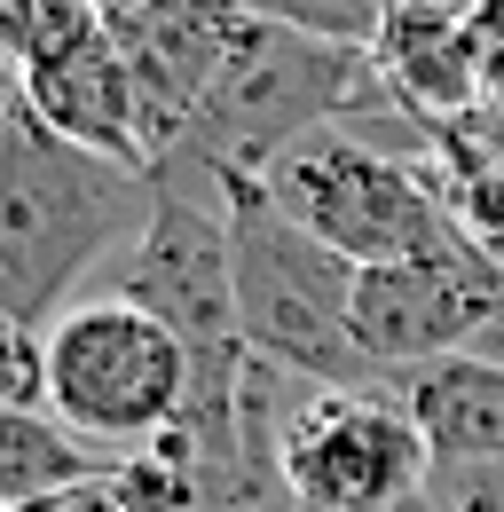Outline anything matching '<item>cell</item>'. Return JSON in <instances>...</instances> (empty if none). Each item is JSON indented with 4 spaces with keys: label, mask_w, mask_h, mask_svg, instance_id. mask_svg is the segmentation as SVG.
<instances>
[{
    "label": "cell",
    "mask_w": 504,
    "mask_h": 512,
    "mask_svg": "<svg viewBox=\"0 0 504 512\" xmlns=\"http://www.w3.org/2000/svg\"><path fill=\"white\" fill-rule=\"evenodd\" d=\"M229 237H237V323L260 363L308 386H378L355 347V260L300 229L260 174H229Z\"/></svg>",
    "instance_id": "3957f363"
},
{
    "label": "cell",
    "mask_w": 504,
    "mask_h": 512,
    "mask_svg": "<svg viewBox=\"0 0 504 512\" xmlns=\"http://www.w3.org/2000/svg\"><path fill=\"white\" fill-rule=\"evenodd\" d=\"M284 481L300 512H394L441 481L394 386H300L284 418Z\"/></svg>",
    "instance_id": "52a82bcc"
},
{
    "label": "cell",
    "mask_w": 504,
    "mask_h": 512,
    "mask_svg": "<svg viewBox=\"0 0 504 512\" xmlns=\"http://www.w3.org/2000/svg\"><path fill=\"white\" fill-rule=\"evenodd\" d=\"M497 300H504V268L481 245L426 253V260H378L355 276V347L378 379H410L441 355H465Z\"/></svg>",
    "instance_id": "9c48e42d"
},
{
    "label": "cell",
    "mask_w": 504,
    "mask_h": 512,
    "mask_svg": "<svg viewBox=\"0 0 504 512\" xmlns=\"http://www.w3.org/2000/svg\"><path fill=\"white\" fill-rule=\"evenodd\" d=\"M0 512H8V505H0Z\"/></svg>",
    "instance_id": "7402d4cb"
},
{
    "label": "cell",
    "mask_w": 504,
    "mask_h": 512,
    "mask_svg": "<svg viewBox=\"0 0 504 512\" xmlns=\"http://www.w3.org/2000/svg\"><path fill=\"white\" fill-rule=\"evenodd\" d=\"M16 95L63 142H79L95 158H119V166H150L142 103H134V79H126L119 32L87 0H40L24 64H16Z\"/></svg>",
    "instance_id": "ba28073f"
},
{
    "label": "cell",
    "mask_w": 504,
    "mask_h": 512,
    "mask_svg": "<svg viewBox=\"0 0 504 512\" xmlns=\"http://www.w3.org/2000/svg\"><path fill=\"white\" fill-rule=\"evenodd\" d=\"M32 16H40V0H0V64H8V71L24 64V40H32Z\"/></svg>",
    "instance_id": "d6986e66"
},
{
    "label": "cell",
    "mask_w": 504,
    "mask_h": 512,
    "mask_svg": "<svg viewBox=\"0 0 504 512\" xmlns=\"http://www.w3.org/2000/svg\"><path fill=\"white\" fill-rule=\"evenodd\" d=\"M394 394L418 418V434H426L441 473L504 465V363H489V355H441L426 371L394 379Z\"/></svg>",
    "instance_id": "8fae6325"
},
{
    "label": "cell",
    "mask_w": 504,
    "mask_h": 512,
    "mask_svg": "<svg viewBox=\"0 0 504 512\" xmlns=\"http://www.w3.org/2000/svg\"><path fill=\"white\" fill-rule=\"evenodd\" d=\"M126 449H103L87 434H71L56 410H0V505H40L63 489L111 481Z\"/></svg>",
    "instance_id": "4fadbf2b"
},
{
    "label": "cell",
    "mask_w": 504,
    "mask_h": 512,
    "mask_svg": "<svg viewBox=\"0 0 504 512\" xmlns=\"http://www.w3.org/2000/svg\"><path fill=\"white\" fill-rule=\"evenodd\" d=\"M237 8L284 24V32L331 40V48H378L386 40V16H394V0H237Z\"/></svg>",
    "instance_id": "5bb4252c"
},
{
    "label": "cell",
    "mask_w": 504,
    "mask_h": 512,
    "mask_svg": "<svg viewBox=\"0 0 504 512\" xmlns=\"http://www.w3.org/2000/svg\"><path fill=\"white\" fill-rule=\"evenodd\" d=\"M95 16H134V8H150V0H87Z\"/></svg>",
    "instance_id": "44dd1931"
},
{
    "label": "cell",
    "mask_w": 504,
    "mask_h": 512,
    "mask_svg": "<svg viewBox=\"0 0 504 512\" xmlns=\"http://www.w3.org/2000/svg\"><path fill=\"white\" fill-rule=\"evenodd\" d=\"M0 410H48V331L0 308Z\"/></svg>",
    "instance_id": "9a60e30c"
},
{
    "label": "cell",
    "mask_w": 504,
    "mask_h": 512,
    "mask_svg": "<svg viewBox=\"0 0 504 512\" xmlns=\"http://www.w3.org/2000/svg\"><path fill=\"white\" fill-rule=\"evenodd\" d=\"M449 512H504V465H473V473H441Z\"/></svg>",
    "instance_id": "e0dca14e"
},
{
    "label": "cell",
    "mask_w": 504,
    "mask_h": 512,
    "mask_svg": "<svg viewBox=\"0 0 504 512\" xmlns=\"http://www.w3.org/2000/svg\"><path fill=\"white\" fill-rule=\"evenodd\" d=\"M378 71H386L402 119L418 127V142H434V127L481 111V56H473L465 24H386Z\"/></svg>",
    "instance_id": "7c38bea8"
},
{
    "label": "cell",
    "mask_w": 504,
    "mask_h": 512,
    "mask_svg": "<svg viewBox=\"0 0 504 512\" xmlns=\"http://www.w3.org/2000/svg\"><path fill=\"white\" fill-rule=\"evenodd\" d=\"M465 355H489V363H504V300L489 308V323H481V339H473Z\"/></svg>",
    "instance_id": "ffe728a7"
},
{
    "label": "cell",
    "mask_w": 504,
    "mask_h": 512,
    "mask_svg": "<svg viewBox=\"0 0 504 512\" xmlns=\"http://www.w3.org/2000/svg\"><path fill=\"white\" fill-rule=\"evenodd\" d=\"M465 32H473V56H481V103L504 119V0H489Z\"/></svg>",
    "instance_id": "2e32d148"
},
{
    "label": "cell",
    "mask_w": 504,
    "mask_h": 512,
    "mask_svg": "<svg viewBox=\"0 0 504 512\" xmlns=\"http://www.w3.org/2000/svg\"><path fill=\"white\" fill-rule=\"evenodd\" d=\"M378 111H402L378 71V48H331V40L284 32L237 8L229 64L213 79L197 127L182 134V150L229 174H268L300 134H323L339 119H378Z\"/></svg>",
    "instance_id": "7a4b0ae2"
},
{
    "label": "cell",
    "mask_w": 504,
    "mask_h": 512,
    "mask_svg": "<svg viewBox=\"0 0 504 512\" xmlns=\"http://www.w3.org/2000/svg\"><path fill=\"white\" fill-rule=\"evenodd\" d=\"M119 32L126 79H134V103H142V142H150V166L166 150H182V134L197 127L213 79L229 64V32H237V0H150L134 16H111Z\"/></svg>",
    "instance_id": "30bf717a"
},
{
    "label": "cell",
    "mask_w": 504,
    "mask_h": 512,
    "mask_svg": "<svg viewBox=\"0 0 504 512\" xmlns=\"http://www.w3.org/2000/svg\"><path fill=\"white\" fill-rule=\"evenodd\" d=\"M126 300L150 308L197 363L252 355L237 323V237H229V182L205 158H158L150 166V221L126 253Z\"/></svg>",
    "instance_id": "277c9868"
},
{
    "label": "cell",
    "mask_w": 504,
    "mask_h": 512,
    "mask_svg": "<svg viewBox=\"0 0 504 512\" xmlns=\"http://www.w3.org/2000/svg\"><path fill=\"white\" fill-rule=\"evenodd\" d=\"M260 182L276 190V205H284L300 229H315L331 253H347L355 268L426 260V253L473 245L426 166L386 158V150H371V142H355V134H339V127L300 134Z\"/></svg>",
    "instance_id": "5b68a950"
},
{
    "label": "cell",
    "mask_w": 504,
    "mask_h": 512,
    "mask_svg": "<svg viewBox=\"0 0 504 512\" xmlns=\"http://www.w3.org/2000/svg\"><path fill=\"white\" fill-rule=\"evenodd\" d=\"M182 402H189V347L126 292L71 300L48 323V410L71 434L103 449H150L174 434Z\"/></svg>",
    "instance_id": "8992f818"
},
{
    "label": "cell",
    "mask_w": 504,
    "mask_h": 512,
    "mask_svg": "<svg viewBox=\"0 0 504 512\" xmlns=\"http://www.w3.org/2000/svg\"><path fill=\"white\" fill-rule=\"evenodd\" d=\"M489 0H394L386 24H473Z\"/></svg>",
    "instance_id": "ac0fdd59"
},
{
    "label": "cell",
    "mask_w": 504,
    "mask_h": 512,
    "mask_svg": "<svg viewBox=\"0 0 504 512\" xmlns=\"http://www.w3.org/2000/svg\"><path fill=\"white\" fill-rule=\"evenodd\" d=\"M150 221V166L95 158L24 111H0V308L48 323L71 308V284L119 253Z\"/></svg>",
    "instance_id": "6da1fadb"
}]
</instances>
